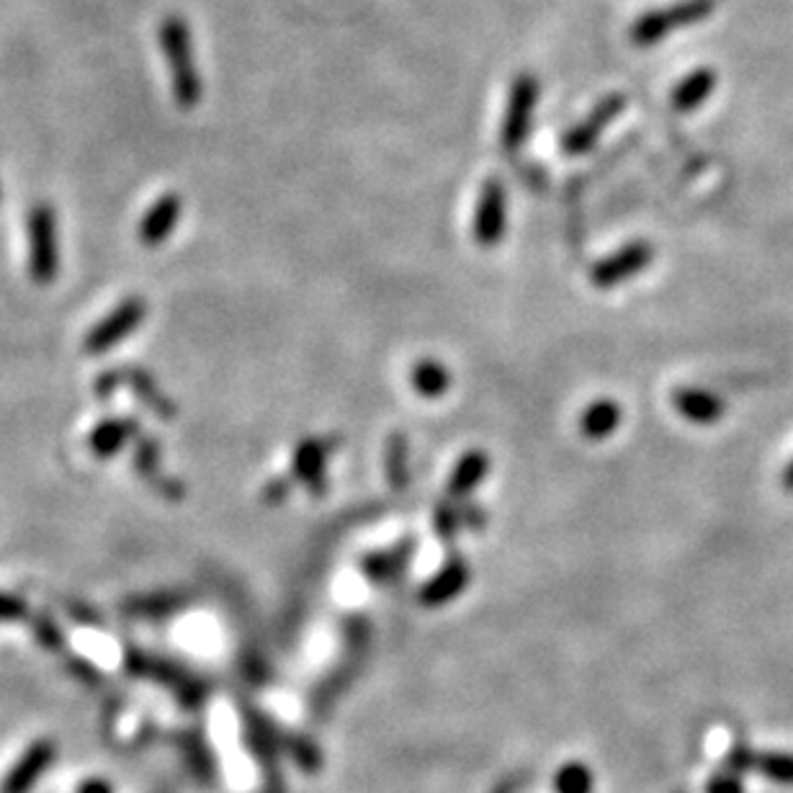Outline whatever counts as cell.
Instances as JSON below:
<instances>
[{"label": "cell", "mask_w": 793, "mask_h": 793, "mask_svg": "<svg viewBox=\"0 0 793 793\" xmlns=\"http://www.w3.org/2000/svg\"><path fill=\"white\" fill-rule=\"evenodd\" d=\"M127 381L132 384V389L137 394H140V400L147 405L153 413H157L163 417V421H173L176 417V405L170 402V397H165L161 389H157V384L153 379L147 377V374L142 371H127Z\"/></svg>", "instance_id": "obj_22"}, {"label": "cell", "mask_w": 793, "mask_h": 793, "mask_svg": "<svg viewBox=\"0 0 793 793\" xmlns=\"http://www.w3.org/2000/svg\"><path fill=\"white\" fill-rule=\"evenodd\" d=\"M144 315H147V305L144 299L132 297L114 309L111 315L104 317L96 328L91 330V335L85 338V351L88 353H104L114 345H119L121 341H127L129 335L140 328Z\"/></svg>", "instance_id": "obj_8"}, {"label": "cell", "mask_w": 793, "mask_h": 793, "mask_svg": "<svg viewBox=\"0 0 793 793\" xmlns=\"http://www.w3.org/2000/svg\"><path fill=\"white\" fill-rule=\"evenodd\" d=\"M453 384L451 371L446 364L436 358H423L410 369V387L415 389L423 400H441Z\"/></svg>", "instance_id": "obj_18"}, {"label": "cell", "mask_w": 793, "mask_h": 793, "mask_svg": "<svg viewBox=\"0 0 793 793\" xmlns=\"http://www.w3.org/2000/svg\"><path fill=\"white\" fill-rule=\"evenodd\" d=\"M536 100H538V83L533 81L531 75L518 78V81L513 83V91H510L508 111H505V119H502L500 142H502L505 153H516V150L521 147L525 140H529Z\"/></svg>", "instance_id": "obj_5"}, {"label": "cell", "mask_w": 793, "mask_h": 793, "mask_svg": "<svg viewBox=\"0 0 793 793\" xmlns=\"http://www.w3.org/2000/svg\"><path fill=\"white\" fill-rule=\"evenodd\" d=\"M624 108H626V98L618 96V93L603 98L585 119L577 121V125L569 129L565 137H561L559 144H561V150H565V155L588 153V150L593 147L597 140H601V134L608 129L611 121L616 119Z\"/></svg>", "instance_id": "obj_9"}, {"label": "cell", "mask_w": 793, "mask_h": 793, "mask_svg": "<svg viewBox=\"0 0 793 793\" xmlns=\"http://www.w3.org/2000/svg\"><path fill=\"white\" fill-rule=\"evenodd\" d=\"M161 52L168 64L173 98L180 108H193L201 100V75L191 28L180 16L163 19Z\"/></svg>", "instance_id": "obj_1"}, {"label": "cell", "mask_w": 793, "mask_h": 793, "mask_svg": "<svg viewBox=\"0 0 793 793\" xmlns=\"http://www.w3.org/2000/svg\"><path fill=\"white\" fill-rule=\"evenodd\" d=\"M673 405L677 413H680L685 421L696 423V425H713L721 421L724 415V400L719 394L709 392V389L701 387H683L675 389L673 394Z\"/></svg>", "instance_id": "obj_15"}, {"label": "cell", "mask_w": 793, "mask_h": 793, "mask_svg": "<svg viewBox=\"0 0 793 793\" xmlns=\"http://www.w3.org/2000/svg\"><path fill=\"white\" fill-rule=\"evenodd\" d=\"M288 749H292V755L297 757L299 766L305 770L320 768V753H317L312 742H307L305 737H288Z\"/></svg>", "instance_id": "obj_26"}, {"label": "cell", "mask_w": 793, "mask_h": 793, "mask_svg": "<svg viewBox=\"0 0 793 793\" xmlns=\"http://www.w3.org/2000/svg\"><path fill=\"white\" fill-rule=\"evenodd\" d=\"M469 580H472V569H469L466 559L461 557V554H453V557L446 561L428 582H425L417 597H421L425 608H441V605H449L464 593L469 588Z\"/></svg>", "instance_id": "obj_10"}, {"label": "cell", "mask_w": 793, "mask_h": 793, "mask_svg": "<svg viewBox=\"0 0 793 793\" xmlns=\"http://www.w3.org/2000/svg\"><path fill=\"white\" fill-rule=\"evenodd\" d=\"M28 242H32V279L36 284H52L57 276V265H60V256H57V225L52 206L39 204L28 214Z\"/></svg>", "instance_id": "obj_3"}, {"label": "cell", "mask_w": 793, "mask_h": 793, "mask_svg": "<svg viewBox=\"0 0 793 793\" xmlns=\"http://www.w3.org/2000/svg\"><path fill=\"white\" fill-rule=\"evenodd\" d=\"M554 789H557V793H590V789H593V773L582 762H569L554 778Z\"/></svg>", "instance_id": "obj_24"}, {"label": "cell", "mask_w": 793, "mask_h": 793, "mask_svg": "<svg viewBox=\"0 0 793 793\" xmlns=\"http://www.w3.org/2000/svg\"><path fill=\"white\" fill-rule=\"evenodd\" d=\"M137 430H140V425H137V421H129V417L100 423L91 436V449L93 453H98V457H114L121 446L132 441Z\"/></svg>", "instance_id": "obj_20"}, {"label": "cell", "mask_w": 793, "mask_h": 793, "mask_svg": "<svg viewBox=\"0 0 793 793\" xmlns=\"http://www.w3.org/2000/svg\"><path fill=\"white\" fill-rule=\"evenodd\" d=\"M713 88H717V72L709 68L690 72V75L685 78V81L677 83V88L673 91L675 111H680V114L696 111L698 106L706 104V100L711 98Z\"/></svg>", "instance_id": "obj_19"}, {"label": "cell", "mask_w": 793, "mask_h": 793, "mask_svg": "<svg viewBox=\"0 0 793 793\" xmlns=\"http://www.w3.org/2000/svg\"><path fill=\"white\" fill-rule=\"evenodd\" d=\"M709 793H745V791H742V783L737 776L721 773L709 783Z\"/></svg>", "instance_id": "obj_29"}, {"label": "cell", "mask_w": 793, "mask_h": 793, "mask_svg": "<svg viewBox=\"0 0 793 793\" xmlns=\"http://www.w3.org/2000/svg\"><path fill=\"white\" fill-rule=\"evenodd\" d=\"M654 261V248L647 240H637L624 245L622 250H616L613 256L605 258L590 273V281L597 288H613L618 284H626L634 276H639L641 271L649 269Z\"/></svg>", "instance_id": "obj_7"}, {"label": "cell", "mask_w": 793, "mask_h": 793, "mask_svg": "<svg viewBox=\"0 0 793 793\" xmlns=\"http://www.w3.org/2000/svg\"><path fill=\"white\" fill-rule=\"evenodd\" d=\"M384 472L389 487L402 493L410 485V446L405 433H392L384 449Z\"/></svg>", "instance_id": "obj_21"}, {"label": "cell", "mask_w": 793, "mask_h": 793, "mask_svg": "<svg viewBox=\"0 0 793 793\" xmlns=\"http://www.w3.org/2000/svg\"><path fill=\"white\" fill-rule=\"evenodd\" d=\"M783 487L789 489V493H793V461L785 466V472H783Z\"/></svg>", "instance_id": "obj_32"}, {"label": "cell", "mask_w": 793, "mask_h": 793, "mask_svg": "<svg viewBox=\"0 0 793 793\" xmlns=\"http://www.w3.org/2000/svg\"><path fill=\"white\" fill-rule=\"evenodd\" d=\"M726 762H730V768L737 770V773H745V770H753L755 753L745 745H737L730 753V757H726Z\"/></svg>", "instance_id": "obj_28"}, {"label": "cell", "mask_w": 793, "mask_h": 793, "mask_svg": "<svg viewBox=\"0 0 793 793\" xmlns=\"http://www.w3.org/2000/svg\"><path fill=\"white\" fill-rule=\"evenodd\" d=\"M180 212H184V201H180L178 193H165V197L157 199L140 222L142 245L155 248V245H163L168 240L178 225Z\"/></svg>", "instance_id": "obj_14"}, {"label": "cell", "mask_w": 793, "mask_h": 793, "mask_svg": "<svg viewBox=\"0 0 793 793\" xmlns=\"http://www.w3.org/2000/svg\"><path fill=\"white\" fill-rule=\"evenodd\" d=\"M24 613H26L24 603L16 601V597L0 595V618H19L24 616Z\"/></svg>", "instance_id": "obj_30"}, {"label": "cell", "mask_w": 793, "mask_h": 793, "mask_svg": "<svg viewBox=\"0 0 793 793\" xmlns=\"http://www.w3.org/2000/svg\"><path fill=\"white\" fill-rule=\"evenodd\" d=\"M485 525H487L485 510H482L480 505L466 500H449L438 505L436 513H433V531H436L443 541H451L464 529L482 531Z\"/></svg>", "instance_id": "obj_13"}, {"label": "cell", "mask_w": 793, "mask_h": 793, "mask_svg": "<svg viewBox=\"0 0 793 793\" xmlns=\"http://www.w3.org/2000/svg\"><path fill=\"white\" fill-rule=\"evenodd\" d=\"M489 457L487 451L482 449H472L466 453H461L457 464L451 469V477H449V487H446V495L449 500H466L469 495L477 489L482 482L487 480L489 474Z\"/></svg>", "instance_id": "obj_16"}, {"label": "cell", "mask_w": 793, "mask_h": 793, "mask_svg": "<svg viewBox=\"0 0 793 793\" xmlns=\"http://www.w3.org/2000/svg\"><path fill=\"white\" fill-rule=\"evenodd\" d=\"M341 441L338 436H309L297 443L292 457V480L299 482L312 497L328 489V459Z\"/></svg>", "instance_id": "obj_4"}, {"label": "cell", "mask_w": 793, "mask_h": 793, "mask_svg": "<svg viewBox=\"0 0 793 793\" xmlns=\"http://www.w3.org/2000/svg\"><path fill=\"white\" fill-rule=\"evenodd\" d=\"M184 597L165 593V595H150L144 601L132 603L134 613H142V616H165V613H173L178 608H184Z\"/></svg>", "instance_id": "obj_25"}, {"label": "cell", "mask_w": 793, "mask_h": 793, "mask_svg": "<svg viewBox=\"0 0 793 793\" xmlns=\"http://www.w3.org/2000/svg\"><path fill=\"white\" fill-rule=\"evenodd\" d=\"M415 552H417L415 541L402 538L384 552L366 554L364 561H360V569H364V575L369 577L371 585H387V582L397 580V577L405 572L410 561L415 557Z\"/></svg>", "instance_id": "obj_12"}, {"label": "cell", "mask_w": 793, "mask_h": 793, "mask_svg": "<svg viewBox=\"0 0 793 793\" xmlns=\"http://www.w3.org/2000/svg\"><path fill=\"white\" fill-rule=\"evenodd\" d=\"M294 489V480L292 477H276L271 480L269 485L263 487V502L271 505V508H279V505H284L288 500V495H292Z\"/></svg>", "instance_id": "obj_27"}, {"label": "cell", "mask_w": 793, "mask_h": 793, "mask_svg": "<svg viewBox=\"0 0 793 793\" xmlns=\"http://www.w3.org/2000/svg\"><path fill=\"white\" fill-rule=\"evenodd\" d=\"M505 227H508V193L500 180L493 178L480 191L477 212L472 222L474 242L482 248H495L502 242Z\"/></svg>", "instance_id": "obj_6"}, {"label": "cell", "mask_w": 793, "mask_h": 793, "mask_svg": "<svg viewBox=\"0 0 793 793\" xmlns=\"http://www.w3.org/2000/svg\"><path fill=\"white\" fill-rule=\"evenodd\" d=\"M624 421L622 405L613 400H597L580 415V433L588 441H605Z\"/></svg>", "instance_id": "obj_17"}, {"label": "cell", "mask_w": 793, "mask_h": 793, "mask_svg": "<svg viewBox=\"0 0 793 793\" xmlns=\"http://www.w3.org/2000/svg\"><path fill=\"white\" fill-rule=\"evenodd\" d=\"M753 770L776 783H793V755L789 753H755Z\"/></svg>", "instance_id": "obj_23"}, {"label": "cell", "mask_w": 793, "mask_h": 793, "mask_svg": "<svg viewBox=\"0 0 793 793\" xmlns=\"http://www.w3.org/2000/svg\"><path fill=\"white\" fill-rule=\"evenodd\" d=\"M55 755H57V747L52 739L34 742V745L19 757V762L11 768V773L3 778L0 793H28L32 791V785L39 781V776L45 773L49 766H52Z\"/></svg>", "instance_id": "obj_11"}, {"label": "cell", "mask_w": 793, "mask_h": 793, "mask_svg": "<svg viewBox=\"0 0 793 793\" xmlns=\"http://www.w3.org/2000/svg\"><path fill=\"white\" fill-rule=\"evenodd\" d=\"M78 793H114V789L104 778H88V781L78 785Z\"/></svg>", "instance_id": "obj_31"}, {"label": "cell", "mask_w": 793, "mask_h": 793, "mask_svg": "<svg viewBox=\"0 0 793 793\" xmlns=\"http://www.w3.org/2000/svg\"><path fill=\"white\" fill-rule=\"evenodd\" d=\"M713 0H685V3H675L670 9H660L641 16L631 28V39L637 45H654V42L665 39L677 28L698 24L706 16H711Z\"/></svg>", "instance_id": "obj_2"}]
</instances>
